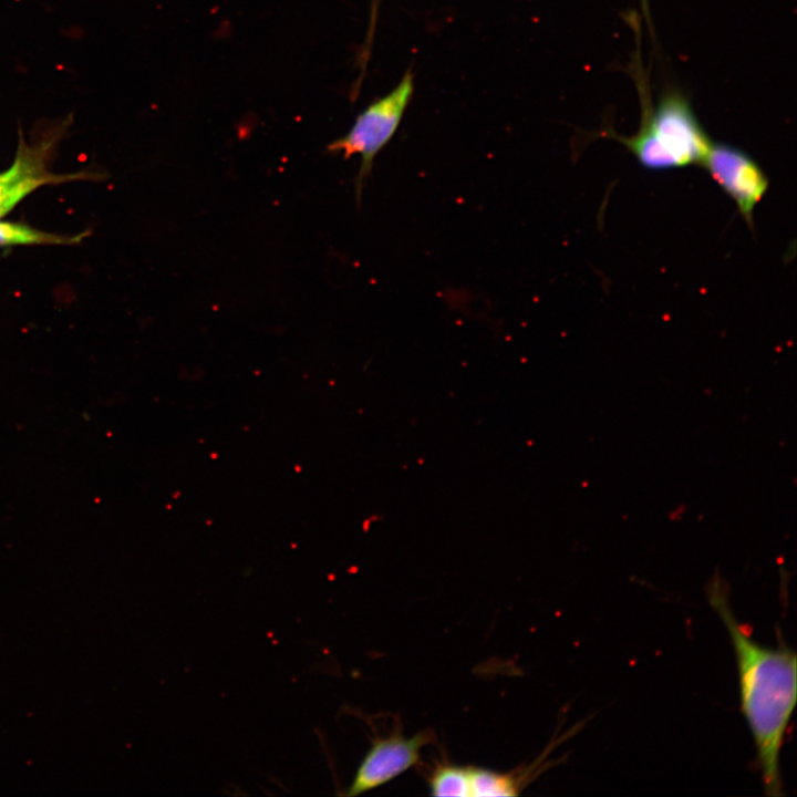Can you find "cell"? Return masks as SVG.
<instances>
[{"mask_svg":"<svg viewBox=\"0 0 797 797\" xmlns=\"http://www.w3.org/2000/svg\"><path fill=\"white\" fill-rule=\"evenodd\" d=\"M82 236L42 231L20 222L0 220V247L22 245H74Z\"/></svg>","mask_w":797,"mask_h":797,"instance_id":"52a82bcc","label":"cell"},{"mask_svg":"<svg viewBox=\"0 0 797 797\" xmlns=\"http://www.w3.org/2000/svg\"><path fill=\"white\" fill-rule=\"evenodd\" d=\"M64 125L53 127L37 142L22 136L12 164L0 172V218L12 210L23 198L45 185L81 179L82 174L61 175L50 170V163Z\"/></svg>","mask_w":797,"mask_h":797,"instance_id":"277c9868","label":"cell"},{"mask_svg":"<svg viewBox=\"0 0 797 797\" xmlns=\"http://www.w3.org/2000/svg\"><path fill=\"white\" fill-rule=\"evenodd\" d=\"M711 607L725 624L735 651L742 711L757 749L765 794L783 795L780 749L797 701V656L784 643L756 642L737 621L726 581L717 573L706 586Z\"/></svg>","mask_w":797,"mask_h":797,"instance_id":"6da1fadb","label":"cell"},{"mask_svg":"<svg viewBox=\"0 0 797 797\" xmlns=\"http://www.w3.org/2000/svg\"><path fill=\"white\" fill-rule=\"evenodd\" d=\"M522 777L486 768L469 767L470 796H515L520 793Z\"/></svg>","mask_w":797,"mask_h":797,"instance_id":"ba28073f","label":"cell"},{"mask_svg":"<svg viewBox=\"0 0 797 797\" xmlns=\"http://www.w3.org/2000/svg\"><path fill=\"white\" fill-rule=\"evenodd\" d=\"M702 165L752 225L755 207L768 188L760 166L744 151L725 143H712Z\"/></svg>","mask_w":797,"mask_h":797,"instance_id":"5b68a950","label":"cell"},{"mask_svg":"<svg viewBox=\"0 0 797 797\" xmlns=\"http://www.w3.org/2000/svg\"><path fill=\"white\" fill-rule=\"evenodd\" d=\"M427 731L406 738L401 732L377 737L359 765L344 795L356 796L375 789L420 763L422 748L431 743Z\"/></svg>","mask_w":797,"mask_h":797,"instance_id":"8992f818","label":"cell"},{"mask_svg":"<svg viewBox=\"0 0 797 797\" xmlns=\"http://www.w3.org/2000/svg\"><path fill=\"white\" fill-rule=\"evenodd\" d=\"M433 796H470L469 767L449 763L439 764L433 769L429 780Z\"/></svg>","mask_w":797,"mask_h":797,"instance_id":"9c48e42d","label":"cell"},{"mask_svg":"<svg viewBox=\"0 0 797 797\" xmlns=\"http://www.w3.org/2000/svg\"><path fill=\"white\" fill-rule=\"evenodd\" d=\"M643 105L635 135H614L648 169L664 170L692 164L702 165L712 142L700 125L691 104L680 91L669 90L652 107Z\"/></svg>","mask_w":797,"mask_h":797,"instance_id":"7a4b0ae2","label":"cell"},{"mask_svg":"<svg viewBox=\"0 0 797 797\" xmlns=\"http://www.w3.org/2000/svg\"><path fill=\"white\" fill-rule=\"evenodd\" d=\"M413 93V77L407 72L387 95L370 104L355 118L351 128L328 146L329 153L344 158L359 155L361 163L354 188L358 203L370 176L374 159L395 134Z\"/></svg>","mask_w":797,"mask_h":797,"instance_id":"3957f363","label":"cell"}]
</instances>
